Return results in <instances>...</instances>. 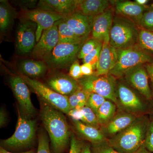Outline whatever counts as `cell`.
I'll return each mask as SVG.
<instances>
[{
    "mask_svg": "<svg viewBox=\"0 0 153 153\" xmlns=\"http://www.w3.org/2000/svg\"><path fill=\"white\" fill-rule=\"evenodd\" d=\"M40 117L51 140L52 153H63L69 142L70 131L66 117L41 99Z\"/></svg>",
    "mask_w": 153,
    "mask_h": 153,
    "instance_id": "6da1fadb",
    "label": "cell"
},
{
    "mask_svg": "<svg viewBox=\"0 0 153 153\" xmlns=\"http://www.w3.org/2000/svg\"><path fill=\"white\" fill-rule=\"evenodd\" d=\"M18 119L16 131L13 135L3 140L1 146L5 149L19 150L32 146L36 137V122L22 114L18 110Z\"/></svg>",
    "mask_w": 153,
    "mask_h": 153,
    "instance_id": "7a4b0ae2",
    "label": "cell"
},
{
    "mask_svg": "<svg viewBox=\"0 0 153 153\" xmlns=\"http://www.w3.org/2000/svg\"><path fill=\"white\" fill-rule=\"evenodd\" d=\"M139 32L131 20L125 17H116L110 33V44L117 49L134 47L138 43Z\"/></svg>",
    "mask_w": 153,
    "mask_h": 153,
    "instance_id": "3957f363",
    "label": "cell"
},
{
    "mask_svg": "<svg viewBox=\"0 0 153 153\" xmlns=\"http://www.w3.org/2000/svg\"><path fill=\"white\" fill-rule=\"evenodd\" d=\"M117 62L108 74L114 77H121L131 69L152 62L150 55L138 45L117 49Z\"/></svg>",
    "mask_w": 153,
    "mask_h": 153,
    "instance_id": "277c9868",
    "label": "cell"
},
{
    "mask_svg": "<svg viewBox=\"0 0 153 153\" xmlns=\"http://www.w3.org/2000/svg\"><path fill=\"white\" fill-rule=\"evenodd\" d=\"M77 81L82 90L88 93L97 94L117 103L115 78L112 75L98 76L93 74L83 76Z\"/></svg>",
    "mask_w": 153,
    "mask_h": 153,
    "instance_id": "5b68a950",
    "label": "cell"
},
{
    "mask_svg": "<svg viewBox=\"0 0 153 153\" xmlns=\"http://www.w3.org/2000/svg\"><path fill=\"white\" fill-rule=\"evenodd\" d=\"M144 133L142 124L133 123L111 141V146L121 153H134L143 145Z\"/></svg>",
    "mask_w": 153,
    "mask_h": 153,
    "instance_id": "8992f818",
    "label": "cell"
},
{
    "mask_svg": "<svg viewBox=\"0 0 153 153\" xmlns=\"http://www.w3.org/2000/svg\"><path fill=\"white\" fill-rule=\"evenodd\" d=\"M42 100L55 109L68 114L70 111L68 96L61 95L42 82L22 73L19 74Z\"/></svg>",
    "mask_w": 153,
    "mask_h": 153,
    "instance_id": "52a82bcc",
    "label": "cell"
},
{
    "mask_svg": "<svg viewBox=\"0 0 153 153\" xmlns=\"http://www.w3.org/2000/svg\"><path fill=\"white\" fill-rule=\"evenodd\" d=\"M82 46L80 44H58L43 60L48 68L52 69L68 68L76 60Z\"/></svg>",
    "mask_w": 153,
    "mask_h": 153,
    "instance_id": "ba28073f",
    "label": "cell"
},
{
    "mask_svg": "<svg viewBox=\"0 0 153 153\" xmlns=\"http://www.w3.org/2000/svg\"><path fill=\"white\" fill-rule=\"evenodd\" d=\"M23 16V20L31 21L37 25L36 36L37 42L44 30L52 27L55 23L64 18L59 14L39 9L25 11Z\"/></svg>",
    "mask_w": 153,
    "mask_h": 153,
    "instance_id": "9c48e42d",
    "label": "cell"
},
{
    "mask_svg": "<svg viewBox=\"0 0 153 153\" xmlns=\"http://www.w3.org/2000/svg\"><path fill=\"white\" fill-rule=\"evenodd\" d=\"M37 25L31 21L23 20L18 26L16 36L17 50L22 54L32 52L36 45Z\"/></svg>",
    "mask_w": 153,
    "mask_h": 153,
    "instance_id": "30bf717a",
    "label": "cell"
},
{
    "mask_svg": "<svg viewBox=\"0 0 153 153\" xmlns=\"http://www.w3.org/2000/svg\"><path fill=\"white\" fill-rule=\"evenodd\" d=\"M10 83L23 112L28 117L33 116L36 113V109L31 101L27 84L19 75H12Z\"/></svg>",
    "mask_w": 153,
    "mask_h": 153,
    "instance_id": "8fae6325",
    "label": "cell"
},
{
    "mask_svg": "<svg viewBox=\"0 0 153 153\" xmlns=\"http://www.w3.org/2000/svg\"><path fill=\"white\" fill-rule=\"evenodd\" d=\"M57 22L52 27L43 31L41 38L31 52L34 58L43 59L51 53L58 44L59 35Z\"/></svg>",
    "mask_w": 153,
    "mask_h": 153,
    "instance_id": "7c38bea8",
    "label": "cell"
},
{
    "mask_svg": "<svg viewBox=\"0 0 153 153\" xmlns=\"http://www.w3.org/2000/svg\"><path fill=\"white\" fill-rule=\"evenodd\" d=\"M94 18L77 11L64 17L63 19L76 37L84 44L91 34Z\"/></svg>",
    "mask_w": 153,
    "mask_h": 153,
    "instance_id": "4fadbf2b",
    "label": "cell"
},
{
    "mask_svg": "<svg viewBox=\"0 0 153 153\" xmlns=\"http://www.w3.org/2000/svg\"><path fill=\"white\" fill-rule=\"evenodd\" d=\"M117 60V49L110 44L109 38H106L102 42L95 74L98 76L108 75L116 64Z\"/></svg>",
    "mask_w": 153,
    "mask_h": 153,
    "instance_id": "5bb4252c",
    "label": "cell"
},
{
    "mask_svg": "<svg viewBox=\"0 0 153 153\" xmlns=\"http://www.w3.org/2000/svg\"><path fill=\"white\" fill-rule=\"evenodd\" d=\"M52 90L61 95L69 96L80 88L77 80L65 74L53 75L48 79L47 84Z\"/></svg>",
    "mask_w": 153,
    "mask_h": 153,
    "instance_id": "9a60e30c",
    "label": "cell"
},
{
    "mask_svg": "<svg viewBox=\"0 0 153 153\" xmlns=\"http://www.w3.org/2000/svg\"><path fill=\"white\" fill-rule=\"evenodd\" d=\"M113 21L112 12L110 8L94 17L91 30V38L102 42L106 38H109Z\"/></svg>",
    "mask_w": 153,
    "mask_h": 153,
    "instance_id": "2e32d148",
    "label": "cell"
},
{
    "mask_svg": "<svg viewBox=\"0 0 153 153\" xmlns=\"http://www.w3.org/2000/svg\"><path fill=\"white\" fill-rule=\"evenodd\" d=\"M126 79L134 88L147 99L152 97L148 82V74L142 66L131 69L125 74Z\"/></svg>",
    "mask_w": 153,
    "mask_h": 153,
    "instance_id": "e0dca14e",
    "label": "cell"
},
{
    "mask_svg": "<svg viewBox=\"0 0 153 153\" xmlns=\"http://www.w3.org/2000/svg\"><path fill=\"white\" fill-rule=\"evenodd\" d=\"M79 0H41L38 9L50 11L64 17L77 12Z\"/></svg>",
    "mask_w": 153,
    "mask_h": 153,
    "instance_id": "ac0fdd59",
    "label": "cell"
},
{
    "mask_svg": "<svg viewBox=\"0 0 153 153\" xmlns=\"http://www.w3.org/2000/svg\"><path fill=\"white\" fill-rule=\"evenodd\" d=\"M149 6H141L136 2L117 1L116 10L118 13L139 25L143 14Z\"/></svg>",
    "mask_w": 153,
    "mask_h": 153,
    "instance_id": "d6986e66",
    "label": "cell"
},
{
    "mask_svg": "<svg viewBox=\"0 0 153 153\" xmlns=\"http://www.w3.org/2000/svg\"><path fill=\"white\" fill-rule=\"evenodd\" d=\"M107 0H79L77 11L89 17H95L109 9Z\"/></svg>",
    "mask_w": 153,
    "mask_h": 153,
    "instance_id": "ffe728a7",
    "label": "cell"
},
{
    "mask_svg": "<svg viewBox=\"0 0 153 153\" xmlns=\"http://www.w3.org/2000/svg\"><path fill=\"white\" fill-rule=\"evenodd\" d=\"M116 91L121 103L126 108L133 110L142 109L143 104L139 98L127 86L120 84Z\"/></svg>",
    "mask_w": 153,
    "mask_h": 153,
    "instance_id": "44dd1931",
    "label": "cell"
},
{
    "mask_svg": "<svg viewBox=\"0 0 153 153\" xmlns=\"http://www.w3.org/2000/svg\"><path fill=\"white\" fill-rule=\"evenodd\" d=\"M48 66L44 60H26L20 64L22 74L32 78L40 77L48 70Z\"/></svg>",
    "mask_w": 153,
    "mask_h": 153,
    "instance_id": "7402d4cb",
    "label": "cell"
},
{
    "mask_svg": "<svg viewBox=\"0 0 153 153\" xmlns=\"http://www.w3.org/2000/svg\"><path fill=\"white\" fill-rule=\"evenodd\" d=\"M73 121L77 131L86 139L93 143L100 142L104 140L103 134L96 128L88 125L80 121Z\"/></svg>",
    "mask_w": 153,
    "mask_h": 153,
    "instance_id": "603a6c76",
    "label": "cell"
},
{
    "mask_svg": "<svg viewBox=\"0 0 153 153\" xmlns=\"http://www.w3.org/2000/svg\"><path fill=\"white\" fill-rule=\"evenodd\" d=\"M59 35L58 44L83 45L82 41L76 37L63 19L57 22Z\"/></svg>",
    "mask_w": 153,
    "mask_h": 153,
    "instance_id": "cb8c5ba5",
    "label": "cell"
},
{
    "mask_svg": "<svg viewBox=\"0 0 153 153\" xmlns=\"http://www.w3.org/2000/svg\"><path fill=\"white\" fill-rule=\"evenodd\" d=\"M134 117L131 115H121L115 117L110 122L107 126L109 133L114 134L124 130L133 123Z\"/></svg>",
    "mask_w": 153,
    "mask_h": 153,
    "instance_id": "d4e9b609",
    "label": "cell"
},
{
    "mask_svg": "<svg viewBox=\"0 0 153 153\" xmlns=\"http://www.w3.org/2000/svg\"><path fill=\"white\" fill-rule=\"evenodd\" d=\"M116 105L114 102L107 100L100 108L96 115L99 124L106 123L114 115Z\"/></svg>",
    "mask_w": 153,
    "mask_h": 153,
    "instance_id": "484cf974",
    "label": "cell"
},
{
    "mask_svg": "<svg viewBox=\"0 0 153 153\" xmlns=\"http://www.w3.org/2000/svg\"><path fill=\"white\" fill-rule=\"evenodd\" d=\"M11 7L5 1H1L0 4V29L4 32L8 29L13 20Z\"/></svg>",
    "mask_w": 153,
    "mask_h": 153,
    "instance_id": "4316f807",
    "label": "cell"
},
{
    "mask_svg": "<svg viewBox=\"0 0 153 153\" xmlns=\"http://www.w3.org/2000/svg\"><path fill=\"white\" fill-rule=\"evenodd\" d=\"M138 43L143 49L153 52V32L143 29L140 30Z\"/></svg>",
    "mask_w": 153,
    "mask_h": 153,
    "instance_id": "83f0119b",
    "label": "cell"
},
{
    "mask_svg": "<svg viewBox=\"0 0 153 153\" xmlns=\"http://www.w3.org/2000/svg\"><path fill=\"white\" fill-rule=\"evenodd\" d=\"M82 118L81 122L88 125L96 128L99 123L97 117L95 113L89 107L85 106L81 108Z\"/></svg>",
    "mask_w": 153,
    "mask_h": 153,
    "instance_id": "f1b7e54d",
    "label": "cell"
},
{
    "mask_svg": "<svg viewBox=\"0 0 153 153\" xmlns=\"http://www.w3.org/2000/svg\"><path fill=\"white\" fill-rule=\"evenodd\" d=\"M101 42L93 38L88 39L82 45L77 57L79 59H83L92 52Z\"/></svg>",
    "mask_w": 153,
    "mask_h": 153,
    "instance_id": "f546056e",
    "label": "cell"
},
{
    "mask_svg": "<svg viewBox=\"0 0 153 153\" xmlns=\"http://www.w3.org/2000/svg\"><path fill=\"white\" fill-rule=\"evenodd\" d=\"M106 101V99L95 93H90L86 106L89 107L96 114L100 107Z\"/></svg>",
    "mask_w": 153,
    "mask_h": 153,
    "instance_id": "4dcf8cb0",
    "label": "cell"
},
{
    "mask_svg": "<svg viewBox=\"0 0 153 153\" xmlns=\"http://www.w3.org/2000/svg\"><path fill=\"white\" fill-rule=\"evenodd\" d=\"M140 25L142 29L153 32V4L143 14Z\"/></svg>",
    "mask_w": 153,
    "mask_h": 153,
    "instance_id": "1f68e13d",
    "label": "cell"
},
{
    "mask_svg": "<svg viewBox=\"0 0 153 153\" xmlns=\"http://www.w3.org/2000/svg\"><path fill=\"white\" fill-rule=\"evenodd\" d=\"M102 42H101L92 52H91L90 54L85 56L82 59L83 63L90 64L93 67L94 70L96 69L102 48Z\"/></svg>",
    "mask_w": 153,
    "mask_h": 153,
    "instance_id": "d6a6232c",
    "label": "cell"
},
{
    "mask_svg": "<svg viewBox=\"0 0 153 153\" xmlns=\"http://www.w3.org/2000/svg\"><path fill=\"white\" fill-rule=\"evenodd\" d=\"M37 153H51L49 146L48 137L45 133L41 132L38 136V144Z\"/></svg>",
    "mask_w": 153,
    "mask_h": 153,
    "instance_id": "836d02e7",
    "label": "cell"
},
{
    "mask_svg": "<svg viewBox=\"0 0 153 153\" xmlns=\"http://www.w3.org/2000/svg\"><path fill=\"white\" fill-rule=\"evenodd\" d=\"M69 75L76 80L83 77L81 72V65L79 64L78 60H75L70 66Z\"/></svg>",
    "mask_w": 153,
    "mask_h": 153,
    "instance_id": "e575fe53",
    "label": "cell"
},
{
    "mask_svg": "<svg viewBox=\"0 0 153 153\" xmlns=\"http://www.w3.org/2000/svg\"><path fill=\"white\" fill-rule=\"evenodd\" d=\"M76 92L78 101V106L76 108L80 109L86 106L88 99L90 93L82 90L80 88L78 90L76 91Z\"/></svg>",
    "mask_w": 153,
    "mask_h": 153,
    "instance_id": "d590c367",
    "label": "cell"
},
{
    "mask_svg": "<svg viewBox=\"0 0 153 153\" xmlns=\"http://www.w3.org/2000/svg\"><path fill=\"white\" fill-rule=\"evenodd\" d=\"M144 145L148 150L153 152V124H151L148 129Z\"/></svg>",
    "mask_w": 153,
    "mask_h": 153,
    "instance_id": "8d00e7d4",
    "label": "cell"
},
{
    "mask_svg": "<svg viewBox=\"0 0 153 153\" xmlns=\"http://www.w3.org/2000/svg\"><path fill=\"white\" fill-rule=\"evenodd\" d=\"M82 146L75 136L72 135L70 140V149L69 153H81Z\"/></svg>",
    "mask_w": 153,
    "mask_h": 153,
    "instance_id": "74e56055",
    "label": "cell"
},
{
    "mask_svg": "<svg viewBox=\"0 0 153 153\" xmlns=\"http://www.w3.org/2000/svg\"><path fill=\"white\" fill-rule=\"evenodd\" d=\"M74 121H81L82 118V114L81 108H75L71 110L68 114Z\"/></svg>",
    "mask_w": 153,
    "mask_h": 153,
    "instance_id": "f35d334b",
    "label": "cell"
},
{
    "mask_svg": "<svg viewBox=\"0 0 153 153\" xmlns=\"http://www.w3.org/2000/svg\"><path fill=\"white\" fill-rule=\"evenodd\" d=\"M94 153H121L116 150L111 146H102L96 148Z\"/></svg>",
    "mask_w": 153,
    "mask_h": 153,
    "instance_id": "ab89813d",
    "label": "cell"
},
{
    "mask_svg": "<svg viewBox=\"0 0 153 153\" xmlns=\"http://www.w3.org/2000/svg\"><path fill=\"white\" fill-rule=\"evenodd\" d=\"M81 70L83 76H90L93 74V67L88 63H84L81 65Z\"/></svg>",
    "mask_w": 153,
    "mask_h": 153,
    "instance_id": "60d3db41",
    "label": "cell"
},
{
    "mask_svg": "<svg viewBox=\"0 0 153 153\" xmlns=\"http://www.w3.org/2000/svg\"><path fill=\"white\" fill-rule=\"evenodd\" d=\"M76 92L68 96V103L70 110L77 108L78 106V101Z\"/></svg>",
    "mask_w": 153,
    "mask_h": 153,
    "instance_id": "b9f144b4",
    "label": "cell"
},
{
    "mask_svg": "<svg viewBox=\"0 0 153 153\" xmlns=\"http://www.w3.org/2000/svg\"><path fill=\"white\" fill-rule=\"evenodd\" d=\"M146 70L148 75L150 77L151 80L153 82V62L148 63L146 65Z\"/></svg>",
    "mask_w": 153,
    "mask_h": 153,
    "instance_id": "7bdbcfd3",
    "label": "cell"
},
{
    "mask_svg": "<svg viewBox=\"0 0 153 153\" xmlns=\"http://www.w3.org/2000/svg\"><path fill=\"white\" fill-rule=\"evenodd\" d=\"M7 122V117L5 113L3 110H1L0 111V126L1 128L5 125Z\"/></svg>",
    "mask_w": 153,
    "mask_h": 153,
    "instance_id": "ee69618b",
    "label": "cell"
},
{
    "mask_svg": "<svg viewBox=\"0 0 153 153\" xmlns=\"http://www.w3.org/2000/svg\"><path fill=\"white\" fill-rule=\"evenodd\" d=\"M134 153H152L150 151L148 150L145 147L144 144L142 145Z\"/></svg>",
    "mask_w": 153,
    "mask_h": 153,
    "instance_id": "f6af8a7d",
    "label": "cell"
},
{
    "mask_svg": "<svg viewBox=\"0 0 153 153\" xmlns=\"http://www.w3.org/2000/svg\"><path fill=\"white\" fill-rule=\"evenodd\" d=\"M36 151L34 149H31L30 150L27 151V152H24L18 153H35ZM0 153H16L10 152L8 151L7 150L5 149H4L1 146L0 147Z\"/></svg>",
    "mask_w": 153,
    "mask_h": 153,
    "instance_id": "bcb514c9",
    "label": "cell"
},
{
    "mask_svg": "<svg viewBox=\"0 0 153 153\" xmlns=\"http://www.w3.org/2000/svg\"><path fill=\"white\" fill-rule=\"evenodd\" d=\"M81 153H91L90 147L88 146H85L84 147H82Z\"/></svg>",
    "mask_w": 153,
    "mask_h": 153,
    "instance_id": "7dc6e473",
    "label": "cell"
},
{
    "mask_svg": "<svg viewBox=\"0 0 153 153\" xmlns=\"http://www.w3.org/2000/svg\"><path fill=\"white\" fill-rule=\"evenodd\" d=\"M135 2L137 3L140 5L146 6V5L147 3L149 2V1H147V0H136Z\"/></svg>",
    "mask_w": 153,
    "mask_h": 153,
    "instance_id": "c3c4849f",
    "label": "cell"
}]
</instances>
